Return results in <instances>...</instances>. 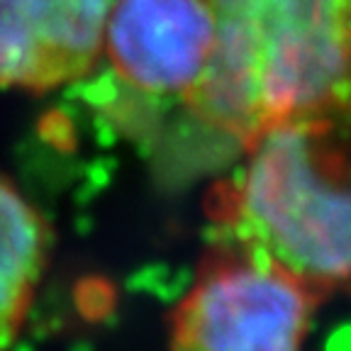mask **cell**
<instances>
[{"label": "cell", "mask_w": 351, "mask_h": 351, "mask_svg": "<svg viewBox=\"0 0 351 351\" xmlns=\"http://www.w3.org/2000/svg\"><path fill=\"white\" fill-rule=\"evenodd\" d=\"M217 39L188 115L252 144L269 127L351 100V0H208Z\"/></svg>", "instance_id": "cell-1"}, {"label": "cell", "mask_w": 351, "mask_h": 351, "mask_svg": "<svg viewBox=\"0 0 351 351\" xmlns=\"http://www.w3.org/2000/svg\"><path fill=\"white\" fill-rule=\"evenodd\" d=\"M227 227L241 254L302 283L351 280V100L254 139Z\"/></svg>", "instance_id": "cell-2"}, {"label": "cell", "mask_w": 351, "mask_h": 351, "mask_svg": "<svg viewBox=\"0 0 351 351\" xmlns=\"http://www.w3.org/2000/svg\"><path fill=\"white\" fill-rule=\"evenodd\" d=\"M310 310L307 283L239 252L183 298L173 351H302Z\"/></svg>", "instance_id": "cell-3"}, {"label": "cell", "mask_w": 351, "mask_h": 351, "mask_svg": "<svg viewBox=\"0 0 351 351\" xmlns=\"http://www.w3.org/2000/svg\"><path fill=\"white\" fill-rule=\"evenodd\" d=\"M215 39L208 0H112L103 54L122 93L152 108L186 105L208 71Z\"/></svg>", "instance_id": "cell-4"}, {"label": "cell", "mask_w": 351, "mask_h": 351, "mask_svg": "<svg viewBox=\"0 0 351 351\" xmlns=\"http://www.w3.org/2000/svg\"><path fill=\"white\" fill-rule=\"evenodd\" d=\"M112 0H0V88L44 93L93 71Z\"/></svg>", "instance_id": "cell-5"}, {"label": "cell", "mask_w": 351, "mask_h": 351, "mask_svg": "<svg viewBox=\"0 0 351 351\" xmlns=\"http://www.w3.org/2000/svg\"><path fill=\"white\" fill-rule=\"evenodd\" d=\"M47 258V230L39 213L0 176V351L20 335Z\"/></svg>", "instance_id": "cell-6"}]
</instances>
